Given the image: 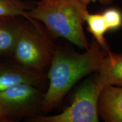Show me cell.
Instances as JSON below:
<instances>
[{
	"mask_svg": "<svg viewBox=\"0 0 122 122\" xmlns=\"http://www.w3.org/2000/svg\"><path fill=\"white\" fill-rule=\"evenodd\" d=\"M83 53L54 51L49 64L48 90L44 94L41 111L47 113L54 109L78 81L97 71L107 50L95 40Z\"/></svg>",
	"mask_w": 122,
	"mask_h": 122,
	"instance_id": "obj_1",
	"label": "cell"
},
{
	"mask_svg": "<svg viewBox=\"0 0 122 122\" xmlns=\"http://www.w3.org/2000/svg\"><path fill=\"white\" fill-rule=\"evenodd\" d=\"M87 10L77 0H55L49 4L39 2L26 12L24 18L41 22L54 36L86 50L90 45L83 29L84 14Z\"/></svg>",
	"mask_w": 122,
	"mask_h": 122,
	"instance_id": "obj_2",
	"label": "cell"
},
{
	"mask_svg": "<svg viewBox=\"0 0 122 122\" xmlns=\"http://www.w3.org/2000/svg\"><path fill=\"white\" fill-rule=\"evenodd\" d=\"M25 19L21 23L13 54L19 65L41 72L49 66L55 50L38 21Z\"/></svg>",
	"mask_w": 122,
	"mask_h": 122,
	"instance_id": "obj_3",
	"label": "cell"
},
{
	"mask_svg": "<svg viewBox=\"0 0 122 122\" xmlns=\"http://www.w3.org/2000/svg\"><path fill=\"white\" fill-rule=\"evenodd\" d=\"M104 86L97 74L85 80L75 92L72 103L57 115H40L30 118L36 122H97L98 102Z\"/></svg>",
	"mask_w": 122,
	"mask_h": 122,
	"instance_id": "obj_4",
	"label": "cell"
},
{
	"mask_svg": "<svg viewBox=\"0 0 122 122\" xmlns=\"http://www.w3.org/2000/svg\"><path fill=\"white\" fill-rule=\"evenodd\" d=\"M44 94L36 85L20 84L0 91V122L39 115Z\"/></svg>",
	"mask_w": 122,
	"mask_h": 122,
	"instance_id": "obj_5",
	"label": "cell"
},
{
	"mask_svg": "<svg viewBox=\"0 0 122 122\" xmlns=\"http://www.w3.org/2000/svg\"><path fill=\"white\" fill-rule=\"evenodd\" d=\"M44 79L41 72L22 65L0 64V91L20 84L36 85Z\"/></svg>",
	"mask_w": 122,
	"mask_h": 122,
	"instance_id": "obj_6",
	"label": "cell"
},
{
	"mask_svg": "<svg viewBox=\"0 0 122 122\" xmlns=\"http://www.w3.org/2000/svg\"><path fill=\"white\" fill-rule=\"evenodd\" d=\"M98 111L105 122H122V87H103L99 98Z\"/></svg>",
	"mask_w": 122,
	"mask_h": 122,
	"instance_id": "obj_7",
	"label": "cell"
},
{
	"mask_svg": "<svg viewBox=\"0 0 122 122\" xmlns=\"http://www.w3.org/2000/svg\"><path fill=\"white\" fill-rule=\"evenodd\" d=\"M97 72L99 81L104 86H122V53L109 51L102 60Z\"/></svg>",
	"mask_w": 122,
	"mask_h": 122,
	"instance_id": "obj_8",
	"label": "cell"
},
{
	"mask_svg": "<svg viewBox=\"0 0 122 122\" xmlns=\"http://www.w3.org/2000/svg\"><path fill=\"white\" fill-rule=\"evenodd\" d=\"M17 17H0V56L13 53L21 24Z\"/></svg>",
	"mask_w": 122,
	"mask_h": 122,
	"instance_id": "obj_9",
	"label": "cell"
},
{
	"mask_svg": "<svg viewBox=\"0 0 122 122\" xmlns=\"http://www.w3.org/2000/svg\"><path fill=\"white\" fill-rule=\"evenodd\" d=\"M84 19L88 25L87 30L93 35L95 41L107 50H109L105 35L108 31L104 18L101 13L91 14L86 11Z\"/></svg>",
	"mask_w": 122,
	"mask_h": 122,
	"instance_id": "obj_10",
	"label": "cell"
},
{
	"mask_svg": "<svg viewBox=\"0 0 122 122\" xmlns=\"http://www.w3.org/2000/svg\"><path fill=\"white\" fill-rule=\"evenodd\" d=\"M23 0H0V17L23 16L34 6Z\"/></svg>",
	"mask_w": 122,
	"mask_h": 122,
	"instance_id": "obj_11",
	"label": "cell"
},
{
	"mask_svg": "<svg viewBox=\"0 0 122 122\" xmlns=\"http://www.w3.org/2000/svg\"><path fill=\"white\" fill-rule=\"evenodd\" d=\"M108 31H112L122 27V12L119 9L111 7L102 13Z\"/></svg>",
	"mask_w": 122,
	"mask_h": 122,
	"instance_id": "obj_12",
	"label": "cell"
},
{
	"mask_svg": "<svg viewBox=\"0 0 122 122\" xmlns=\"http://www.w3.org/2000/svg\"><path fill=\"white\" fill-rule=\"evenodd\" d=\"M80 4L86 8H87L88 5L92 2H99L101 4L104 5H109L111 4L113 1V0H77Z\"/></svg>",
	"mask_w": 122,
	"mask_h": 122,
	"instance_id": "obj_13",
	"label": "cell"
},
{
	"mask_svg": "<svg viewBox=\"0 0 122 122\" xmlns=\"http://www.w3.org/2000/svg\"><path fill=\"white\" fill-rule=\"evenodd\" d=\"M55 0H40V2L42 3V4H51V2H53V1H54Z\"/></svg>",
	"mask_w": 122,
	"mask_h": 122,
	"instance_id": "obj_14",
	"label": "cell"
}]
</instances>
